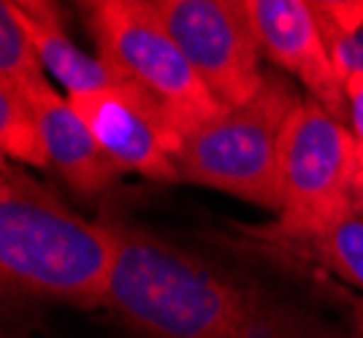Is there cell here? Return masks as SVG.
<instances>
[{"mask_svg": "<svg viewBox=\"0 0 363 338\" xmlns=\"http://www.w3.org/2000/svg\"><path fill=\"white\" fill-rule=\"evenodd\" d=\"M104 308L138 338H342L320 314L133 222H114Z\"/></svg>", "mask_w": 363, "mask_h": 338, "instance_id": "cell-1", "label": "cell"}, {"mask_svg": "<svg viewBox=\"0 0 363 338\" xmlns=\"http://www.w3.org/2000/svg\"><path fill=\"white\" fill-rule=\"evenodd\" d=\"M25 95L30 98L38 114L49 168L57 170V176L82 198H95L106 192L122 176V170L104 152V146L79 117L68 95H57L49 87V81Z\"/></svg>", "mask_w": 363, "mask_h": 338, "instance_id": "cell-9", "label": "cell"}, {"mask_svg": "<svg viewBox=\"0 0 363 338\" xmlns=\"http://www.w3.org/2000/svg\"><path fill=\"white\" fill-rule=\"evenodd\" d=\"M298 246L325 271L363 290V211H355L339 225H333L331 231L320 233Z\"/></svg>", "mask_w": 363, "mask_h": 338, "instance_id": "cell-14", "label": "cell"}, {"mask_svg": "<svg viewBox=\"0 0 363 338\" xmlns=\"http://www.w3.org/2000/svg\"><path fill=\"white\" fill-rule=\"evenodd\" d=\"M0 149L3 160H11L16 165L49 168L41 124L30 98L3 84H0Z\"/></svg>", "mask_w": 363, "mask_h": 338, "instance_id": "cell-12", "label": "cell"}, {"mask_svg": "<svg viewBox=\"0 0 363 338\" xmlns=\"http://www.w3.org/2000/svg\"><path fill=\"white\" fill-rule=\"evenodd\" d=\"M355 198H358V209L363 211V149L358 154V176H355Z\"/></svg>", "mask_w": 363, "mask_h": 338, "instance_id": "cell-17", "label": "cell"}, {"mask_svg": "<svg viewBox=\"0 0 363 338\" xmlns=\"http://www.w3.org/2000/svg\"><path fill=\"white\" fill-rule=\"evenodd\" d=\"M16 11L30 30L46 74L57 78L68 98L104 93L122 78L98 54H87L71 41L60 22V8L49 0H14Z\"/></svg>", "mask_w": 363, "mask_h": 338, "instance_id": "cell-10", "label": "cell"}, {"mask_svg": "<svg viewBox=\"0 0 363 338\" xmlns=\"http://www.w3.org/2000/svg\"><path fill=\"white\" fill-rule=\"evenodd\" d=\"M361 146L345 122L312 98H301L285 130L282 206L274 238L303 244L358 209L355 176Z\"/></svg>", "mask_w": 363, "mask_h": 338, "instance_id": "cell-5", "label": "cell"}, {"mask_svg": "<svg viewBox=\"0 0 363 338\" xmlns=\"http://www.w3.org/2000/svg\"><path fill=\"white\" fill-rule=\"evenodd\" d=\"M260 54L301 81L306 98L350 127L345 81L333 65L315 3L309 0H244Z\"/></svg>", "mask_w": 363, "mask_h": 338, "instance_id": "cell-8", "label": "cell"}, {"mask_svg": "<svg viewBox=\"0 0 363 338\" xmlns=\"http://www.w3.org/2000/svg\"><path fill=\"white\" fill-rule=\"evenodd\" d=\"M82 11L98 57L166 108L182 139L225 111L201 84L152 0H87Z\"/></svg>", "mask_w": 363, "mask_h": 338, "instance_id": "cell-4", "label": "cell"}, {"mask_svg": "<svg viewBox=\"0 0 363 338\" xmlns=\"http://www.w3.org/2000/svg\"><path fill=\"white\" fill-rule=\"evenodd\" d=\"M171 38L220 108H239L263 87L260 47L244 0H152Z\"/></svg>", "mask_w": 363, "mask_h": 338, "instance_id": "cell-6", "label": "cell"}, {"mask_svg": "<svg viewBox=\"0 0 363 338\" xmlns=\"http://www.w3.org/2000/svg\"><path fill=\"white\" fill-rule=\"evenodd\" d=\"M104 152L122 173H138L157 185L182 182L177 170L182 133L174 117L133 84L68 98Z\"/></svg>", "mask_w": 363, "mask_h": 338, "instance_id": "cell-7", "label": "cell"}, {"mask_svg": "<svg viewBox=\"0 0 363 338\" xmlns=\"http://www.w3.org/2000/svg\"><path fill=\"white\" fill-rule=\"evenodd\" d=\"M114 222H92L22 165L0 163V281L6 295L104 308Z\"/></svg>", "mask_w": 363, "mask_h": 338, "instance_id": "cell-2", "label": "cell"}, {"mask_svg": "<svg viewBox=\"0 0 363 338\" xmlns=\"http://www.w3.org/2000/svg\"><path fill=\"white\" fill-rule=\"evenodd\" d=\"M342 338H363V303L355 306V311H352V325H350L347 336Z\"/></svg>", "mask_w": 363, "mask_h": 338, "instance_id": "cell-16", "label": "cell"}, {"mask_svg": "<svg viewBox=\"0 0 363 338\" xmlns=\"http://www.w3.org/2000/svg\"><path fill=\"white\" fill-rule=\"evenodd\" d=\"M315 8L339 78L363 74V0H320Z\"/></svg>", "mask_w": 363, "mask_h": 338, "instance_id": "cell-13", "label": "cell"}, {"mask_svg": "<svg viewBox=\"0 0 363 338\" xmlns=\"http://www.w3.org/2000/svg\"><path fill=\"white\" fill-rule=\"evenodd\" d=\"M298 103L301 95L288 78L266 71L252 100L217 114L182 139L179 179L279 211L285 130Z\"/></svg>", "mask_w": 363, "mask_h": 338, "instance_id": "cell-3", "label": "cell"}, {"mask_svg": "<svg viewBox=\"0 0 363 338\" xmlns=\"http://www.w3.org/2000/svg\"><path fill=\"white\" fill-rule=\"evenodd\" d=\"M345 93L350 103V130L363 149V74H350L345 78Z\"/></svg>", "mask_w": 363, "mask_h": 338, "instance_id": "cell-15", "label": "cell"}, {"mask_svg": "<svg viewBox=\"0 0 363 338\" xmlns=\"http://www.w3.org/2000/svg\"><path fill=\"white\" fill-rule=\"evenodd\" d=\"M46 68L14 0L0 3V84L33 93L46 84Z\"/></svg>", "mask_w": 363, "mask_h": 338, "instance_id": "cell-11", "label": "cell"}]
</instances>
